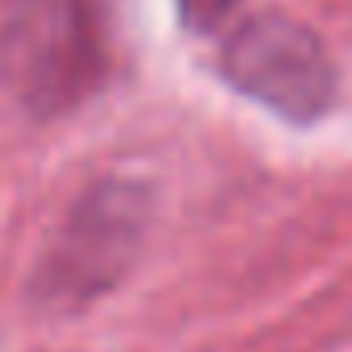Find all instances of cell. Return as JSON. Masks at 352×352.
Segmentation results:
<instances>
[{
    "label": "cell",
    "instance_id": "6da1fadb",
    "mask_svg": "<svg viewBox=\"0 0 352 352\" xmlns=\"http://www.w3.org/2000/svg\"><path fill=\"white\" fill-rule=\"evenodd\" d=\"M108 75L100 0H13L0 25V87L30 116L79 108Z\"/></svg>",
    "mask_w": 352,
    "mask_h": 352
},
{
    "label": "cell",
    "instance_id": "7a4b0ae2",
    "mask_svg": "<svg viewBox=\"0 0 352 352\" xmlns=\"http://www.w3.org/2000/svg\"><path fill=\"white\" fill-rule=\"evenodd\" d=\"M149 228V195L129 179H104L79 195L34 270V298L50 311H83L137 261Z\"/></svg>",
    "mask_w": 352,
    "mask_h": 352
},
{
    "label": "cell",
    "instance_id": "3957f363",
    "mask_svg": "<svg viewBox=\"0 0 352 352\" xmlns=\"http://www.w3.org/2000/svg\"><path fill=\"white\" fill-rule=\"evenodd\" d=\"M220 71L241 96L294 124L323 116L336 100L331 54L286 13H257L241 21L220 50Z\"/></svg>",
    "mask_w": 352,
    "mask_h": 352
},
{
    "label": "cell",
    "instance_id": "277c9868",
    "mask_svg": "<svg viewBox=\"0 0 352 352\" xmlns=\"http://www.w3.org/2000/svg\"><path fill=\"white\" fill-rule=\"evenodd\" d=\"M241 5V0H179V13H183V25L195 30V34H208L216 30L220 21H228V13Z\"/></svg>",
    "mask_w": 352,
    "mask_h": 352
}]
</instances>
